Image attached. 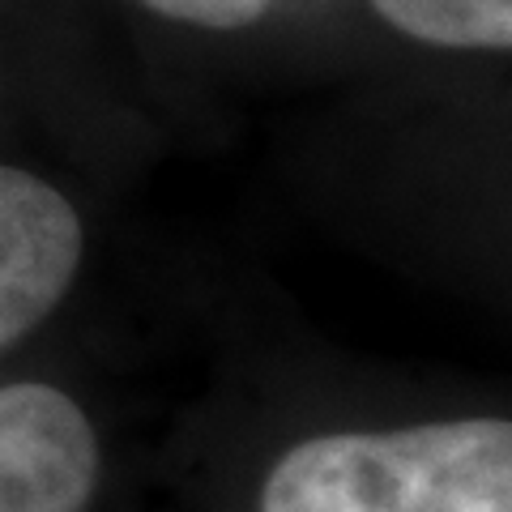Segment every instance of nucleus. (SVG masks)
I'll return each mask as SVG.
<instances>
[{
	"label": "nucleus",
	"mask_w": 512,
	"mask_h": 512,
	"mask_svg": "<svg viewBox=\"0 0 512 512\" xmlns=\"http://www.w3.org/2000/svg\"><path fill=\"white\" fill-rule=\"evenodd\" d=\"M99 444L82 406L52 384L0 389V512H82Z\"/></svg>",
	"instance_id": "2"
},
{
	"label": "nucleus",
	"mask_w": 512,
	"mask_h": 512,
	"mask_svg": "<svg viewBox=\"0 0 512 512\" xmlns=\"http://www.w3.org/2000/svg\"><path fill=\"white\" fill-rule=\"evenodd\" d=\"M154 13H163L171 22L205 26V30H235L256 22L269 9V0H141Z\"/></svg>",
	"instance_id": "5"
},
{
	"label": "nucleus",
	"mask_w": 512,
	"mask_h": 512,
	"mask_svg": "<svg viewBox=\"0 0 512 512\" xmlns=\"http://www.w3.org/2000/svg\"><path fill=\"white\" fill-rule=\"evenodd\" d=\"M82 265V218L52 184L0 163V350L64 299Z\"/></svg>",
	"instance_id": "3"
},
{
	"label": "nucleus",
	"mask_w": 512,
	"mask_h": 512,
	"mask_svg": "<svg viewBox=\"0 0 512 512\" xmlns=\"http://www.w3.org/2000/svg\"><path fill=\"white\" fill-rule=\"evenodd\" d=\"M402 35L453 52H512V0H372Z\"/></svg>",
	"instance_id": "4"
},
{
	"label": "nucleus",
	"mask_w": 512,
	"mask_h": 512,
	"mask_svg": "<svg viewBox=\"0 0 512 512\" xmlns=\"http://www.w3.org/2000/svg\"><path fill=\"white\" fill-rule=\"evenodd\" d=\"M261 512H512V423L448 419L303 440L269 470Z\"/></svg>",
	"instance_id": "1"
}]
</instances>
